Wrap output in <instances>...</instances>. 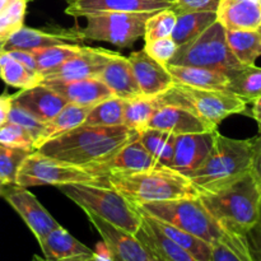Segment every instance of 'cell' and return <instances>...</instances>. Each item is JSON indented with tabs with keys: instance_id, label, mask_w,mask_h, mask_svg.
<instances>
[{
	"instance_id": "1",
	"label": "cell",
	"mask_w": 261,
	"mask_h": 261,
	"mask_svg": "<svg viewBox=\"0 0 261 261\" xmlns=\"http://www.w3.org/2000/svg\"><path fill=\"white\" fill-rule=\"evenodd\" d=\"M139 133L125 125L117 126H81L47 140L36 152L58 162L75 167L101 163L137 139Z\"/></svg>"
},
{
	"instance_id": "2",
	"label": "cell",
	"mask_w": 261,
	"mask_h": 261,
	"mask_svg": "<svg viewBox=\"0 0 261 261\" xmlns=\"http://www.w3.org/2000/svg\"><path fill=\"white\" fill-rule=\"evenodd\" d=\"M199 199L223 228L247 234L259 221L261 181L251 170L218 190L199 193Z\"/></svg>"
},
{
	"instance_id": "3",
	"label": "cell",
	"mask_w": 261,
	"mask_h": 261,
	"mask_svg": "<svg viewBox=\"0 0 261 261\" xmlns=\"http://www.w3.org/2000/svg\"><path fill=\"white\" fill-rule=\"evenodd\" d=\"M106 186L134 205L181 198H199V191L186 176L168 167L105 176Z\"/></svg>"
},
{
	"instance_id": "4",
	"label": "cell",
	"mask_w": 261,
	"mask_h": 261,
	"mask_svg": "<svg viewBox=\"0 0 261 261\" xmlns=\"http://www.w3.org/2000/svg\"><path fill=\"white\" fill-rule=\"evenodd\" d=\"M256 139H232L218 134L203 165L189 180L199 193L218 190L251 171Z\"/></svg>"
},
{
	"instance_id": "5",
	"label": "cell",
	"mask_w": 261,
	"mask_h": 261,
	"mask_svg": "<svg viewBox=\"0 0 261 261\" xmlns=\"http://www.w3.org/2000/svg\"><path fill=\"white\" fill-rule=\"evenodd\" d=\"M56 188L84 212H91L129 233H137L142 222L139 211L112 188L91 184H65Z\"/></svg>"
},
{
	"instance_id": "6",
	"label": "cell",
	"mask_w": 261,
	"mask_h": 261,
	"mask_svg": "<svg viewBox=\"0 0 261 261\" xmlns=\"http://www.w3.org/2000/svg\"><path fill=\"white\" fill-rule=\"evenodd\" d=\"M135 206L148 216L189 232L209 245L221 242L226 233V229L212 217L199 198L173 199Z\"/></svg>"
},
{
	"instance_id": "7",
	"label": "cell",
	"mask_w": 261,
	"mask_h": 261,
	"mask_svg": "<svg viewBox=\"0 0 261 261\" xmlns=\"http://www.w3.org/2000/svg\"><path fill=\"white\" fill-rule=\"evenodd\" d=\"M155 99L160 106L175 105L190 110L217 126L231 115L245 114L247 106V102L229 91L195 88L175 82Z\"/></svg>"
},
{
	"instance_id": "8",
	"label": "cell",
	"mask_w": 261,
	"mask_h": 261,
	"mask_svg": "<svg viewBox=\"0 0 261 261\" xmlns=\"http://www.w3.org/2000/svg\"><path fill=\"white\" fill-rule=\"evenodd\" d=\"M170 65L201 66L228 75L244 65L237 61L227 43L226 28L216 20L198 37L178 46Z\"/></svg>"
},
{
	"instance_id": "9",
	"label": "cell",
	"mask_w": 261,
	"mask_h": 261,
	"mask_svg": "<svg viewBox=\"0 0 261 261\" xmlns=\"http://www.w3.org/2000/svg\"><path fill=\"white\" fill-rule=\"evenodd\" d=\"M153 13L155 12H112L87 15L84 17L86 27L79 30V33L83 41H103L117 47H129L144 36L145 22Z\"/></svg>"
},
{
	"instance_id": "10",
	"label": "cell",
	"mask_w": 261,
	"mask_h": 261,
	"mask_svg": "<svg viewBox=\"0 0 261 261\" xmlns=\"http://www.w3.org/2000/svg\"><path fill=\"white\" fill-rule=\"evenodd\" d=\"M65 184H91L106 186V177L94 176L83 168L58 162L50 157L33 150L19 167L15 186L32 188L42 185H65Z\"/></svg>"
},
{
	"instance_id": "11",
	"label": "cell",
	"mask_w": 261,
	"mask_h": 261,
	"mask_svg": "<svg viewBox=\"0 0 261 261\" xmlns=\"http://www.w3.org/2000/svg\"><path fill=\"white\" fill-rule=\"evenodd\" d=\"M161 167L165 166L152 157L137 138L125 144L121 149L117 150L106 161L87 166L83 167V170L94 176L105 177L111 173H132Z\"/></svg>"
},
{
	"instance_id": "12",
	"label": "cell",
	"mask_w": 261,
	"mask_h": 261,
	"mask_svg": "<svg viewBox=\"0 0 261 261\" xmlns=\"http://www.w3.org/2000/svg\"><path fill=\"white\" fill-rule=\"evenodd\" d=\"M86 214L110 249L115 261H155L135 234L115 227L91 212H86Z\"/></svg>"
},
{
	"instance_id": "13",
	"label": "cell",
	"mask_w": 261,
	"mask_h": 261,
	"mask_svg": "<svg viewBox=\"0 0 261 261\" xmlns=\"http://www.w3.org/2000/svg\"><path fill=\"white\" fill-rule=\"evenodd\" d=\"M119 55V53L106 50L102 47H88L86 46L81 54L69 59L58 68L41 74L45 79H59V81H74V79L97 78L102 69L111 59ZM41 81V82H42Z\"/></svg>"
},
{
	"instance_id": "14",
	"label": "cell",
	"mask_w": 261,
	"mask_h": 261,
	"mask_svg": "<svg viewBox=\"0 0 261 261\" xmlns=\"http://www.w3.org/2000/svg\"><path fill=\"white\" fill-rule=\"evenodd\" d=\"M3 196L20 216L38 242L59 226L54 217L46 211L38 199L25 188L5 189Z\"/></svg>"
},
{
	"instance_id": "15",
	"label": "cell",
	"mask_w": 261,
	"mask_h": 261,
	"mask_svg": "<svg viewBox=\"0 0 261 261\" xmlns=\"http://www.w3.org/2000/svg\"><path fill=\"white\" fill-rule=\"evenodd\" d=\"M218 134V129H216L206 133L176 135L171 168L189 177L206 160Z\"/></svg>"
},
{
	"instance_id": "16",
	"label": "cell",
	"mask_w": 261,
	"mask_h": 261,
	"mask_svg": "<svg viewBox=\"0 0 261 261\" xmlns=\"http://www.w3.org/2000/svg\"><path fill=\"white\" fill-rule=\"evenodd\" d=\"M148 127L170 132L175 135L196 134L217 129V125L201 119L193 111L175 105L158 106Z\"/></svg>"
},
{
	"instance_id": "17",
	"label": "cell",
	"mask_w": 261,
	"mask_h": 261,
	"mask_svg": "<svg viewBox=\"0 0 261 261\" xmlns=\"http://www.w3.org/2000/svg\"><path fill=\"white\" fill-rule=\"evenodd\" d=\"M140 213V226L135 237L147 247L155 261H198L186 250L168 239L157 226L150 216L138 208Z\"/></svg>"
},
{
	"instance_id": "18",
	"label": "cell",
	"mask_w": 261,
	"mask_h": 261,
	"mask_svg": "<svg viewBox=\"0 0 261 261\" xmlns=\"http://www.w3.org/2000/svg\"><path fill=\"white\" fill-rule=\"evenodd\" d=\"M127 59L144 97L160 96L173 84V78L168 69L150 58L144 48L130 54Z\"/></svg>"
},
{
	"instance_id": "19",
	"label": "cell",
	"mask_w": 261,
	"mask_h": 261,
	"mask_svg": "<svg viewBox=\"0 0 261 261\" xmlns=\"http://www.w3.org/2000/svg\"><path fill=\"white\" fill-rule=\"evenodd\" d=\"M47 88L60 94L68 103L92 107L103 99L112 97V92L97 78L74 79V81H59L45 79L41 82Z\"/></svg>"
},
{
	"instance_id": "20",
	"label": "cell",
	"mask_w": 261,
	"mask_h": 261,
	"mask_svg": "<svg viewBox=\"0 0 261 261\" xmlns=\"http://www.w3.org/2000/svg\"><path fill=\"white\" fill-rule=\"evenodd\" d=\"M81 41L83 40L79 30H59L55 32H45L41 30L22 27L5 41L4 53L14 50L35 51L55 45L79 43Z\"/></svg>"
},
{
	"instance_id": "21",
	"label": "cell",
	"mask_w": 261,
	"mask_h": 261,
	"mask_svg": "<svg viewBox=\"0 0 261 261\" xmlns=\"http://www.w3.org/2000/svg\"><path fill=\"white\" fill-rule=\"evenodd\" d=\"M13 105L22 107L31 115L46 124L53 117H55L68 102L43 84H37L28 89H20L13 96Z\"/></svg>"
},
{
	"instance_id": "22",
	"label": "cell",
	"mask_w": 261,
	"mask_h": 261,
	"mask_svg": "<svg viewBox=\"0 0 261 261\" xmlns=\"http://www.w3.org/2000/svg\"><path fill=\"white\" fill-rule=\"evenodd\" d=\"M216 14L227 31H259L261 0H219Z\"/></svg>"
},
{
	"instance_id": "23",
	"label": "cell",
	"mask_w": 261,
	"mask_h": 261,
	"mask_svg": "<svg viewBox=\"0 0 261 261\" xmlns=\"http://www.w3.org/2000/svg\"><path fill=\"white\" fill-rule=\"evenodd\" d=\"M172 4L145 0H68L65 13L73 17H87L97 13L112 12H157Z\"/></svg>"
},
{
	"instance_id": "24",
	"label": "cell",
	"mask_w": 261,
	"mask_h": 261,
	"mask_svg": "<svg viewBox=\"0 0 261 261\" xmlns=\"http://www.w3.org/2000/svg\"><path fill=\"white\" fill-rule=\"evenodd\" d=\"M98 79L115 97L121 99H132L143 96L129 59L120 54L106 64L98 75Z\"/></svg>"
},
{
	"instance_id": "25",
	"label": "cell",
	"mask_w": 261,
	"mask_h": 261,
	"mask_svg": "<svg viewBox=\"0 0 261 261\" xmlns=\"http://www.w3.org/2000/svg\"><path fill=\"white\" fill-rule=\"evenodd\" d=\"M38 244L46 259L50 261L93 255V250L79 242L60 224L55 227L50 233L46 234Z\"/></svg>"
},
{
	"instance_id": "26",
	"label": "cell",
	"mask_w": 261,
	"mask_h": 261,
	"mask_svg": "<svg viewBox=\"0 0 261 261\" xmlns=\"http://www.w3.org/2000/svg\"><path fill=\"white\" fill-rule=\"evenodd\" d=\"M167 69L175 83L201 89L228 91V75L219 70L186 65H168Z\"/></svg>"
},
{
	"instance_id": "27",
	"label": "cell",
	"mask_w": 261,
	"mask_h": 261,
	"mask_svg": "<svg viewBox=\"0 0 261 261\" xmlns=\"http://www.w3.org/2000/svg\"><path fill=\"white\" fill-rule=\"evenodd\" d=\"M91 107L81 106L75 103H66V106L55 117L46 122L41 130L40 135L35 140V150L47 140L54 139L64 133L73 130L83 125L87 114Z\"/></svg>"
},
{
	"instance_id": "28",
	"label": "cell",
	"mask_w": 261,
	"mask_h": 261,
	"mask_svg": "<svg viewBox=\"0 0 261 261\" xmlns=\"http://www.w3.org/2000/svg\"><path fill=\"white\" fill-rule=\"evenodd\" d=\"M226 229V228H224ZM212 261H259L247 234L226 229L223 240L212 245Z\"/></svg>"
},
{
	"instance_id": "29",
	"label": "cell",
	"mask_w": 261,
	"mask_h": 261,
	"mask_svg": "<svg viewBox=\"0 0 261 261\" xmlns=\"http://www.w3.org/2000/svg\"><path fill=\"white\" fill-rule=\"evenodd\" d=\"M228 47L241 65H255L261 56V36L259 31H227Z\"/></svg>"
},
{
	"instance_id": "30",
	"label": "cell",
	"mask_w": 261,
	"mask_h": 261,
	"mask_svg": "<svg viewBox=\"0 0 261 261\" xmlns=\"http://www.w3.org/2000/svg\"><path fill=\"white\" fill-rule=\"evenodd\" d=\"M217 20L216 12H190L177 14L171 38L178 46L198 37Z\"/></svg>"
},
{
	"instance_id": "31",
	"label": "cell",
	"mask_w": 261,
	"mask_h": 261,
	"mask_svg": "<svg viewBox=\"0 0 261 261\" xmlns=\"http://www.w3.org/2000/svg\"><path fill=\"white\" fill-rule=\"evenodd\" d=\"M143 147L148 150L152 157L165 167L171 168L175 154V140L176 135L165 130H158L148 127L139 133L138 137Z\"/></svg>"
},
{
	"instance_id": "32",
	"label": "cell",
	"mask_w": 261,
	"mask_h": 261,
	"mask_svg": "<svg viewBox=\"0 0 261 261\" xmlns=\"http://www.w3.org/2000/svg\"><path fill=\"white\" fill-rule=\"evenodd\" d=\"M228 91L241 97L245 102H254L261 96V68L242 66L228 74Z\"/></svg>"
},
{
	"instance_id": "33",
	"label": "cell",
	"mask_w": 261,
	"mask_h": 261,
	"mask_svg": "<svg viewBox=\"0 0 261 261\" xmlns=\"http://www.w3.org/2000/svg\"><path fill=\"white\" fill-rule=\"evenodd\" d=\"M0 78L8 86L28 89L42 81L40 71L31 70L10 56L9 53L0 54Z\"/></svg>"
},
{
	"instance_id": "34",
	"label": "cell",
	"mask_w": 261,
	"mask_h": 261,
	"mask_svg": "<svg viewBox=\"0 0 261 261\" xmlns=\"http://www.w3.org/2000/svg\"><path fill=\"white\" fill-rule=\"evenodd\" d=\"M153 218V217H152ZM155 226L168 237L172 240L173 242L182 247L184 250L189 252L194 259L198 261H212V245L208 242L203 241L199 237L194 236V234L189 233V232L182 231L180 228L171 226V224L165 223L162 221L153 218Z\"/></svg>"
},
{
	"instance_id": "35",
	"label": "cell",
	"mask_w": 261,
	"mask_h": 261,
	"mask_svg": "<svg viewBox=\"0 0 261 261\" xmlns=\"http://www.w3.org/2000/svg\"><path fill=\"white\" fill-rule=\"evenodd\" d=\"M125 99L110 97L91 107L83 125L86 126H117L124 125Z\"/></svg>"
},
{
	"instance_id": "36",
	"label": "cell",
	"mask_w": 261,
	"mask_h": 261,
	"mask_svg": "<svg viewBox=\"0 0 261 261\" xmlns=\"http://www.w3.org/2000/svg\"><path fill=\"white\" fill-rule=\"evenodd\" d=\"M160 106L155 97L139 96L132 99H125L124 110V125L142 133L148 129L153 114Z\"/></svg>"
},
{
	"instance_id": "37",
	"label": "cell",
	"mask_w": 261,
	"mask_h": 261,
	"mask_svg": "<svg viewBox=\"0 0 261 261\" xmlns=\"http://www.w3.org/2000/svg\"><path fill=\"white\" fill-rule=\"evenodd\" d=\"M86 46H81L79 43H65V45H55L50 47L38 48V50L31 51L36 60L37 70L41 74L48 70L58 68L61 64L68 61L69 59L74 58L84 50Z\"/></svg>"
},
{
	"instance_id": "38",
	"label": "cell",
	"mask_w": 261,
	"mask_h": 261,
	"mask_svg": "<svg viewBox=\"0 0 261 261\" xmlns=\"http://www.w3.org/2000/svg\"><path fill=\"white\" fill-rule=\"evenodd\" d=\"M176 13L171 8L158 10L147 19L144 25V41H153L158 38L171 37L176 24Z\"/></svg>"
},
{
	"instance_id": "39",
	"label": "cell",
	"mask_w": 261,
	"mask_h": 261,
	"mask_svg": "<svg viewBox=\"0 0 261 261\" xmlns=\"http://www.w3.org/2000/svg\"><path fill=\"white\" fill-rule=\"evenodd\" d=\"M31 153V150L17 149L0 144V180L4 181L7 185H15L19 167Z\"/></svg>"
},
{
	"instance_id": "40",
	"label": "cell",
	"mask_w": 261,
	"mask_h": 261,
	"mask_svg": "<svg viewBox=\"0 0 261 261\" xmlns=\"http://www.w3.org/2000/svg\"><path fill=\"white\" fill-rule=\"evenodd\" d=\"M25 7V0H10L8 7L0 13V40L7 41L13 33L23 27Z\"/></svg>"
},
{
	"instance_id": "41",
	"label": "cell",
	"mask_w": 261,
	"mask_h": 261,
	"mask_svg": "<svg viewBox=\"0 0 261 261\" xmlns=\"http://www.w3.org/2000/svg\"><path fill=\"white\" fill-rule=\"evenodd\" d=\"M0 144L17 149L35 150V138L14 122L7 121L0 126Z\"/></svg>"
},
{
	"instance_id": "42",
	"label": "cell",
	"mask_w": 261,
	"mask_h": 261,
	"mask_svg": "<svg viewBox=\"0 0 261 261\" xmlns=\"http://www.w3.org/2000/svg\"><path fill=\"white\" fill-rule=\"evenodd\" d=\"M144 51L157 63L167 68L177 51V45L171 37L158 38V40L147 41L144 45Z\"/></svg>"
},
{
	"instance_id": "43",
	"label": "cell",
	"mask_w": 261,
	"mask_h": 261,
	"mask_svg": "<svg viewBox=\"0 0 261 261\" xmlns=\"http://www.w3.org/2000/svg\"><path fill=\"white\" fill-rule=\"evenodd\" d=\"M8 121L14 122V124L19 125L23 129L27 130L33 138H36L40 135L41 130L43 127V122H41L40 120L36 119L33 115H31L30 112H27L25 110H23L22 107L17 106V105H13L10 107L9 115H8Z\"/></svg>"
},
{
	"instance_id": "44",
	"label": "cell",
	"mask_w": 261,
	"mask_h": 261,
	"mask_svg": "<svg viewBox=\"0 0 261 261\" xmlns=\"http://www.w3.org/2000/svg\"><path fill=\"white\" fill-rule=\"evenodd\" d=\"M219 0H173L171 9L177 14L190 12H216Z\"/></svg>"
},
{
	"instance_id": "45",
	"label": "cell",
	"mask_w": 261,
	"mask_h": 261,
	"mask_svg": "<svg viewBox=\"0 0 261 261\" xmlns=\"http://www.w3.org/2000/svg\"><path fill=\"white\" fill-rule=\"evenodd\" d=\"M247 239H249L250 245H251L257 260L261 261V209H260L259 221H257V223L255 224L254 228L247 233Z\"/></svg>"
},
{
	"instance_id": "46",
	"label": "cell",
	"mask_w": 261,
	"mask_h": 261,
	"mask_svg": "<svg viewBox=\"0 0 261 261\" xmlns=\"http://www.w3.org/2000/svg\"><path fill=\"white\" fill-rule=\"evenodd\" d=\"M10 56L13 59H15L17 61H19L20 64L25 66V68L31 69V70H37V65H36V60L33 58L32 53L31 51H23V50H14V51H9Z\"/></svg>"
},
{
	"instance_id": "47",
	"label": "cell",
	"mask_w": 261,
	"mask_h": 261,
	"mask_svg": "<svg viewBox=\"0 0 261 261\" xmlns=\"http://www.w3.org/2000/svg\"><path fill=\"white\" fill-rule=\"evenodd\" d=\"M13 96L10 94H2L0 96V126L8 121V115H9L10 107H12Z\"/></svg>"
},
{
	"instance_id": "48",
	"label": "cell",
	"mask_w": 261,
	"mask_h": 261,
	"mask_svg": "<svg viewBox=\"0 0 261 261\" xmlns=\"http://www.w3.org/2000/svg\"><path fill=\"white\" fill-rule=\"evenodd\" d=\"M256 139V144H255V154L254 161H252V172L257 176V178L261 181V126H260V134L259 137L255 138Z\"/></svg>"
},
{
	"instance_id": "49",
	"label": "cell",
	"mask_w": 261,
	"mask_h": 261,
	"mask_svg": "<svg viewBox=\"0 0 261 261\" xmlns=\"http://www.w3.org/2000/svg\"><path fill=\"white\" fill-rule=\"evenodd\" d=\"M93 256L96 261H115L111 251L103 241L97 244L96 250L93 251Z\"/></svg>"
},
{
	"instance_id": "50",
	"label": "cell",
	"mask_w": 261,
	"mask_h": 261,
	"mask_svg": "<svg viewBox=\"0 0 261 261\" xmlns=\"http://www.w3.org/2000/svg\"><path fill=\"white\" fill-rule=\"evenodd\" d=\"M252 117H254L255 120L257 121V124L261 126V96L259 97L257 99H255L254 102H252Z\"/></svg>"
},
{
	"instance_id": "51",
	"label": "cell",
	"mask_w": 261,
	"mask_h": 261,
	"mask_svg": "<svg viewBox=\"0 0 261 261\" xmlns=\"http://www.w3.org/2000/svg\"><path fill=\"white\" fill-rule=\"evenodd\" d=\"M60 261H96L93 255H88V256H75V257H68V259H63Z\"/></svg>"
},
{
	"instance_id": "52",
	"label": "cell",
	"mask_w": 261,
	"mask_h": 261,
	"mask_svg": "<svg viewBox=\"0 0 261 261\" xmlns=\"http://www.w3.org/2000/svg\"><path fill=\"white\" fill-rule=\"evenodd\" d=\"M9 3H10V0H0V13H2L3 10L8 7V4H9Z\"/></svg>"
},
{
	"instance_id": "53",
	"label": "cell",
	"mask_w": 261,
	"mask_h": 261,
	"mask_svg": "<svg viewBox=\"0 0 261 261\" xmlns=\"http://www.w3.org/2000/svg\"><path fill=\"white\" fill-rule=\"evenodd\" d=\"M7 184L4 182V181L3 180H0V195H3V193H4L5 191V189H7Z\"/></svg>"
},
{
	"instance_id": "54",
	"label": "cell",
	"mask_w": 261,
	"mask_h": 261,
	"mask_svg": "<svg viewBox=\"0 0 261 261\" xmlns=\"http://www.w3.org/2000/svg\"><path fill=\"white\" fill-rule=\"evenodd\" d=\"M32 261H48L47 259H43V257H40L38 255H33Z\"/></svg>"
},
{
	"instance_id": "55",
	"label": "cell",
	"mask_w": 261,
	"mask_h": 261,
	"mask_svg": "<svg viewBox=\"0 0 261 261\" xmlns=\"http://www.w3.org/2000/svg\"><path fill=\"white\" fill-rule=\"evenodd\" d=\"M4 43H5L4 40H0V54L4 53Z\"/></svg>"
},
{
	"instance_id": "56",
	"label": "cell",
	"mask_w": 261,
	"mask_h": 261,
	"mask_svg": "<svg viewBox=\"0 0 261 261\" xmlns=\"http://www.w3.org/2000/svg\"><path fill=\"white\" fill-rule=\"evenodd\" d=\"M145 2H163V3H170V4H172L173 0H145Z\"/></svg>"
},
{
	"instance_id": "57",
	"label": "cell",
	"mask_w": 261,
	"mask_h": 261,
	"mask_svg": "<svg viewBox=\"0 0 261 261\" xmlns=\"http://www.w3.org/2000/svg\"><path fill=\"white\" fill-rule=\"evenodd\" d=\"M259 32H260V36H261V28L259 30Z\"/></svg>"
},
{
	"instance_id": "58",
	"label": "cell",
	"mask_w": 261,
	"mask_h": 261,
	"mask_svg": "<svg viewBox=\"0 0 261 261\" xmlns=\"http://www.w3.org/2000/svg\"><path fill=\"white\" fill-rule=\"evenodd\" d=\"M25 2H27V3H28V2H31V0H25Z\"/></svg>"
},
{
	"instance_id": "59",
	"label": "cell",
	"mask_w": 261,
	"mask_h": 261,
	"mask_svg": "<svg viewBox=\"0 0 261 261\" xmlns=\"http://www.w3.org/2000/svg\"><path fill=\"white\" fill-rule=\"evenodd\" d=\"M48 261H50V260H48Z\"/></svg>"
}]
</instances>
